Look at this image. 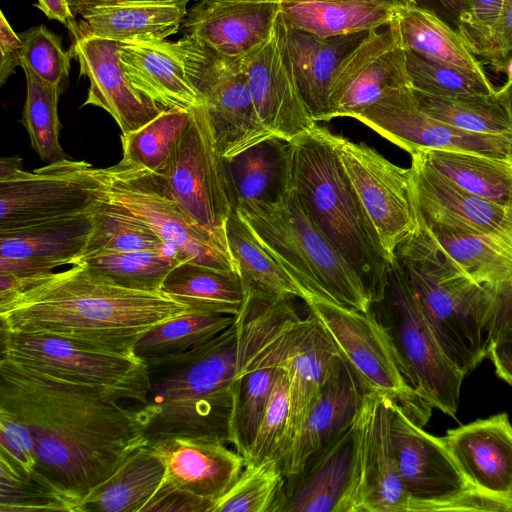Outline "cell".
<instances>
[{
  "label": "cell",
  "instance_id": "d6a6232c",
  "mask_svg": "<svg viewBox=\"0 0 512 512\" xmlns=\"http://www.w3.org/2000/svg\"><path fill=\"white\" fill-rule=\"evenodd\" d=\"M233 208L244 201H271L291 183L290 142L273 137L223 159Z\"/></svg>",
  "mask_w": 512,
  "mask_h": 512
},
{
  "label": "cell",
  "instance_id": "4316f807",
  "mask_svg": "<svg viewBox=\"0 0 512 512\" xmlns=\"http://www.w3.org/2000/svg\"><path fill=\"white\" fill-rule=\"evenodd\" d=\"M86 214L15 230H0V273L39 276L72 264L83 254L93 231Z\"/></svg>",
  "mask_w": 512,
  "mask_h": 512
},
{
  "label": "cell",
  "instance_id": "7bdbcfd3",
  "mask_svg": "<svg viewBox=\"0 0 512 512\" xmlns=\"http://www.w3.org/2000/svg\"><path fill=\"white\" fill-rule=\"evenodd\" d=\"M0 471V512H81V498L36 469L27 471L0 458Z\"/></svg>",
  "mask_w": 512,
  "mask_h": 512
},
{
  "label": "cell",
  "instance_id": "9a60e30c",
  "mask_svg": "<svg viewBox=\"0 0 512 512\" xmlns=\"http://www.w3.org/2000/svg\"><path fill=\"white\" fill-rule=\"evenodd\" d=\"M342 165L391 260L399 244L419 228L411 170L399 167L365 143L332 134Z\"/></svg>",
  "mask_w": 512,
  "mask_h": 512
},
{
  "label": "cell",
  "instance_id": "f35d334b",
  "mask_svg": "<svg viewBox=\"0 0 512 512\" xmlns=\"http://www.w3.org/2000/svg\"><path fill=\"white\" fill-rule=\"evenodd\" d=\"M226 235L245 288L290 295L302 301L309 298L299 284L260 244L234 208L226 222Z\"/></svg>",
  "mask_w": 512,
  "mask_h": 512
},
{
  "label": "cell",
  "instance_id": "3957f363",
  "mask_svg": "<svg viewBox=\"0 0 512 512\" xmlns=\"http://www.w3.org/2000/svg\"><path fill=\"white\" fill-rule=\"evenodd\" d=\"M253 339L250 315L189 351L146 361L150 391L137 410L148 445L173 438L230 444L234 382Z\"/></svg>",
  "mask_w": 512,
  "mask_h": 512
},
{
  "label": "cell",
  "instance_id": "7a4b0ae2",
  "mask_svg": "<svg viewBox=\"0 0 512 512\" xmlns=\"http://www.w3.org/2000/svg\"><path fill=\"white\" fill-rule=\"evenodd\" d=\"M189 310L162 291L125 288L74 264L0 303V320L1 330L52 334L80 346L136 355V344L150 329Z\"/></svg>",
  "mask_w": 512,
  "mask_h": 512
},
{
  "label": "cell",
  "instance_id": "5b68a950",
  "mask_svg": "<svg viewBox=\"0 0 512 512\" xmlns=\"http://www.w3.org/2000/svg\"><path fill=\"white\" fill-rule=\"evenodd\" d=\"M289 142L293 186L374 302L382 294L393 260L342 165L329 130L316 125Z\"/></svg>",
  "mask_w": 512,
  "mask_h": 512
},
{
  "label": "cell",
  "instance_id": "484cf974",
  "mask_svg": "<svg viewBox=\"0 0 512 512\" xmlns=\"http://www.w3.org/2000/svg\"><path fill=\"white\" fill-rule=\"evenodd\" d=\"M275 31L313 120L316 123L329 121V90L333 75L344 57L368 32L319 37L291 25L281 10Z\"/></svg>",
  "mask_w": 512,
  "mask_h": 512
},
{
  "label": "cell",
  "instance_id": "7402d4cb",
  "mask_svg": "<svg viewBox=\"0 0 512 512\" xmlns=\"http://www.w3.org/2000/svg\"><path fill=\"white\" fill-rule=\"evenodd\" d=\"M120 42L84 36L72 41L71 54L80 67V75L90 86L83 104L100 107L116 121L122 134L144 126L163 110L138 91L120 62Z\"/></svg>",
  "mask_w": 512,
  "mask_h": 512
},
{
  "label": "cell",
  "instance_id": "8fae6325",
  "mask_svg": "<svg viewBox=\"0 0 512 512\" xmlns=\"http://www.w3.org/2000/svg\"><path fill=\"white\" fill-rule=\"evenodd\" d=\"M391 439L410 512L508 511L512 507L476 491L442 439L425 432L394 404Z\"/></svg>",
  "mask_w": 512,
  "mask_h": 512
},
{
  "label": "cell",
  "instance_id": "8d00e7d4",
  "mask_svg": "<svg viewBox=\"0 0 512 512\" xmlns=\"http://www.w3.org/2000/svg\"><path fill=\"white\" fill-rule=\"evenodd\" d=\"M161 291L191 310L236 316L246 288L238 274L182 262L166 276Z\"/></svg>",
  "mask_w": 512,
  "mask_h": 512
},
{
  "label": "cell",
  "instance_id": "5bb4252c",
  "mask_svg": "<svg viewBox=\"0 0 512 512\" xmlns=\"http://www.w3.org/2000/svg\"><path fill=\"white\" fill-rule=\"evenodd\" d=\"M191 116L171 156L155 173L198 225L216 234H226L233 205L223 158L203 105L192 109Z\"/></svg>",
  "mask_w": 512,
  "mask_h": 512
},
{
  "label": "cell",
  "instance_id": "1f68e13d",
  "mask_svg": "<svg viewBox=\"0 0 512 512\" xmlns=\"http://www.w3.org/2000/svg\"><path fill=\"white\" fill-rule=\"evenodd\" d=\"M166 473V461L157 448L142 446L82 500L81 512H143Z\"/></svg>",
  "mask_w": 512,
  "mask_h": 512
},
{
  "label": "cell",
  "instance_id": "e575fe53",
  "mask_svg": "<svg viewBox=\"0 0 512 512\" xmlns=\"http://www.w3.org/2000/svg\"><path fill=\"white\" fill-rule=\"evenodd\" d=\"M280 4L291 25L324 38L380 29L399 10L361 0H285Z\"/></svg>",
  "mask_w": 512,
  "mask_h": 512
},
{
  "label": "cell",
  "instance_id": "8992f818",
  "mask_svg": "<svg viewBox=\"0 0 512 512\" xmlns=\"http://www.w3.org/2000/svg\"><path fill=\"white\" fill-rule=\"evenodd\" d=\"M234 209L309 298L370 311L362 280L320 229L292 179L274 200L244 201Z\"/></svg>",
  "mask_w": 512,
  "mask_h": 512
},
{
  "label": "cell",
  "instance_id": "f1b7e54d",
  "mask_svg": "<svg viewBox=\"0 0 512 512\" xmlns=\"http://www.w3.org/2000/svg\"><path fill=\"white\" fill-rule=\"evenodd\" d=\"M228 444L201 439L173 438L155 446L163 455L166 478L174 486L215 502L241 474L246 459Z\"/></svg>",
  "mask_w": 512,
  "mask_h": 512
},
{
  "label": "cell",
  "instance_id": "e0dca14e",
  "mask_svg": "<svg viewBox=\"0 0 512 512\" xmlns=\"http://www.w3.org/2000/svg\"><path fill=\"white\" fill-rule=\"evenodd\" d=\"M403 87H411L406 53L390 23L369 31L338 65L329 90L330 120L355 118Z\"/></svg>",
  "mask_w": 512,
  "mask_h": 512
},
{
  "label": "cell",
  "instance_id": "f5cc1de1",
  "mask_svg": "<svg viewBox=\"0 0 512 512\" xmlns=\"http://www.w3.org/2000/svg\"><path fill=\"white\" fill-rule=\"evenodd\" d=\"M0 458L27 471L36 469L35 442L27 424L0 408Z\"/></svg>",
  "mask_w": 512,
  "mask_h": 512
},
{
  "label": "cell",
  "instance_id": "6da1fadb",
  "mask_svg": "<svg viewBox=\"0 0 512 512\" xmlns=\"http://www.w3.org/2000/svg\"><path fill=\"white\" fill-rule=\"evenodd\" d=\"M0 408L25 422L36 470L82 500L148 445L136 409L107 391L0 359Z\"/></svg>",
  "mask_w": 512,
  "mask_h": 512
},
{
  "label": "cell",
  "instance_id": "ab89813d",
  "mask_svg": "<svg viewBox=\"0 0 512 512\" xmlns=\"http://www.w3.org/2000/svg\"><path fill=\"white\" fill-rule=\"evenodd\" d=\"M413 92L419 109L437 120L472 133L512 137V110L500 89L492 95L457 98Z\"/></svg>",
  "mask_w": 512,
  "mask_h": 512
},
{
  "label": "cell",
  "instance_id": "74e56055",
  "mask_svg": "<svg viewBox=\"0 0 512 512\" xmlns=\"http://www.w3.org/2000/svg\"><path fill=\"white\" fill-rule=\"evenodd\" d=\"M417 152L461 189L512 208V160L443 150Z\"/></svg>",
  "mask_w": 512,
  "mask_h": 512
},
{
  "label": "cell",
  "instance_id": "4fadbf2b",
  "mask_svg": "<svg viewBox=\"0 0 512 512\" xmlns=\"http://www.w3.org/2000/svg\"><path fill=\"white\" fill-rule=\"evenodd\" d=\"M394 402L364 392L353 418V457L334 512H410L391 439Z\"/></svg>",
  "mask_w": 512,
  "mask_h": 512
},
{
  "label": "cell",
  "instance_id": "277c9868",
  "mask_svg": "<svg viewBox=\"0 0 512 512\" xmlns=\"http://www.w3.org/2000/svg\"><path fill=\"white\" fill-rule=\"evenodd\" d=\"M395 258L443 353L466 375L489 354L498 293L474 281L420 228Z\"/></svg>",
  "mask_w": 512,
  "mask_h": 512
},
{
  "label": "cell",
  "instance_id": "91938a15",
  "mask_svg": "<svg viewBox=\"0 0 512 512\" xmlns=\"http://www.w3.org/2000/svg\"><path fill=\"white\" fill-rule=\"evenodd\" d=\"M467 0H415L417 6L429 9L456 30V23Z\"/></svg>",
  "mask_w": 512,
  "mask_h": 512
},
{
  "label": "cell",
  "instance_id": "f6af8a7d",
  "mask_svg": "<svg viewBox=\"0 0 512 512\" xmlns=\"http://www.w3.org/2000/svg\"><path fill=\"white\" fill-rule=\"evenodd\" d=\"M180 263L178 259L164 252L135 251L95 254L74 264H80L125 288L161 291L166 276Z\"/></svg>",
  "mask_w": 512,
  "mask_h": 512
},
{
  "label": "cell",
  "instance_id": "603a6c76",
  "mask_svg": "<svg viewBox=\"0 0 512 512\" xmlns=\"http://www.w3.org/2000/svg\"><path fill=\"white\" fill-rule=\"evenodd\" d=\"M441 439L476 491L512 507V425L506 413L451 429Z\"/></svg>",
  "mask_w": 512,
  "mask_h": 512
},
{
  "label": "cell",
  "instance_id": "836d02e7",
  "mask_svg": "<svg viewBox=\"0 0 512 512\" xmlns=\"http://www.w3.org/2000/svg\"><path fill=\"white\" fill-rule=\"evenodd\" d=\"M391 25L405 50L488 78L460 34L433 11L417 5L402 8L397 10Z\"/></svg>",
  "mask_w": 512,
  "mask_h": 512
},
{
  "label": "cell",
  "instance_id": "6f0895ef",
  "mask_svg": "<svg viewBox=\"0 0 512 512\" xmlns=\"http://www.w3.org/2000/svg\"><path fill=\"white\" fill-rule=\"evenodd\" d=\"M494 65L503 69L512 54V0H503L501 13L494 33Z\"/></svg>",
  "mask_w": 512,
  "mask_h": 512
},
{
  "label": "cell",
  "instance_id": "f907efd6",
  "mask_svg": "<svg viewBox=\"0 0 512 512\" xmlns=\"http://www.w3.org/2000/svg\"><path fill=\"white\" fill-rule=\"evenodd\" d=\"M289 411V378L280 369L269 395L254 442L246 462L260 463L280 459Z\"/></svg>",
  "mask_w": 512,
  "mask_h": 512
},
{
  "label": "cell",
  "instance_id": "ba28073f",
  "mask_svg": "<svg viewBox=\"0 0 512 512\" xmlns=\"http://www.w3.org/2000/svg\"><path fill=\"white\" fill-rule=\"evenodd\" d=\"M303 302L363 391L389 398L423 427L432 407L406 381L392 341L372 308L363 312L319 297Z\"/></svg>",
  "mask_w": 512,
  "mask_h": 512
},
{
  "label": "cell",
  "instance_id": "6125c7cd",
  "mask_svg": "<svg viewBox=\"0 0 512 512\" xmlns=\"http://www.w3.org/2000/svg\"><path fill=\"white\" fill-rule=\"evenodd\" d=\"M23 169V160L19 155L1 157L0 159V181L4 180L17 171Z\"/></svg>",
  "mask_w": 512,
  "mask_h": 512
},
{
  "label": "cell",
  "instance_id": "4dcf8cb0",
  "mask_svg": "<svg viewBox=\"0 0 512 512\" xmlns=\"http://www.w3.org/2000/svg\"><path fill=\"white\" fill-rule=\"evenodd\" d=\"M351 425L313 454L302 470L286 481L283 512H334L350 474Z\"/></svg>",
  "mask_w": 512,
  "mask_h": 512
},
{
  "label": "cell",
  "instance_id": "ac0fdd59",
  "mask_svg": "<svg viewBox=\"0 0 512 512\" xmlns=\"http://www.w3.org/2000/svg\"><path fill=\"white\" fill-rule=\"evenodd\" d=\"M120 62L132 85L162 109L202 105L197 82L207 51L193 39L120 42Z\"/></svg>",
  "mask_w": 512,
  "mask_h": 512
},
{
  "label": "cell",
  "instance_id": "c3c4849f",
  "mask_svg": "<svg viewBox=\"0 0 512 512\" xmlns=\"http://www.w3.org/2000/svg\"><path fill=\"white\" fill-rule=\"evenodd\" d=\"M406 68L413 91L437 97H471L494 94L489 78L438 63L405 50Z\"/></svg>",
  "mask_w": 512,
  "mask_h": 512
},
{
  "label": "cell",
  "instance_id": "9f6ffc18",
  "mask_svg": "<svg viewBox=\"0 0 512 512\" xmlns=\"http://www.w3.org/2000/svg\"><path fill=\"white\" fill-rule=\"evenodd\" d=\"M23 41L11 28L3 12L0 13V85L21 66Z\"/></svg>",
  "mask_w": 512,
  "mask_h": 512
},
{
  "label": "cell",
  "instance_id": "2e32d148",
  "mask_svg": "<svg viewBox=\"0 0 512 512\" xmlns=\"http://www.w3.org/2000/svg\"><path fill=\"white\" fill-rule=\"evenodd\" d=\"M354 119L410 155L443 150L512 160V137L472 133L437 120L419 109L412 87L391 91Z\"/></svg>",
  "mask_w": 512,
  "mask_h": 512
},
{
  "label": "cell",
  "instance_id": "7c38bea8",
  "mask_svg": "<svg viewBox=\"0 0 512 512\" xmlns=\"http://www.w3.org/2000/svg\"><path fill=\"white\" fill-rule=\"evenodd\" d=\"M107 197L101 168L64 158L0 181V230L91 214Z\"/></svg>",
  "mask_w": 512,
  "mask_h": 512
},
{
  "label": "cell",
  "instance_id": "d6986e66",
  "mask_svg": "<svg viewBox=\"0 0 512 512\" xmlns=\"http://www.w3.org/2000/svg\"><path fill=\"white\" fill-rule=\"evenodd\" d=\"M205 50L207 58L197 87L220 156L230 159L276 137L256 112L242 57H224Z\"/></svg>",
  "mask_w": 512,
  "mask_h": 512
},
{
  "label": "cell",
  "instance_id": "681fc988",
  "mask_svg": "<svg viewBox=\"0 0 512 512\" xmlns=\"http://www.w3.org/2000/svg\"><path fill=\"white\" fill-rule=\"evenodd\" d=\"M23 41L22 69H28L44 82L65 89L71 51H65L61 39L44 25L19 34Z\"/></svg>",
  "mask_w": 512,
  "mask_h": 512
},
{
  "label": "cell",
  "instance_id": "44dd1931",
  "mask_svg": "<svg viewBox=\"0 0 512 512\" xmlns=\"http://www.w3.org/2000/svg\"><path fill=\"white\" fill-rule=\"evenodd\" d=\"M242 62L256 112L274 136L291 141L317 125L280 48L275 26L262 44L242 56Z\"/></svg>",
  "mask_w": 512,
  "mask_h": 512
},
{
  "label": "cell",
  "instance_id": "f546056e",
  "mask_svg": "<svg viewBox=\"0 0 512 512\" xmlns=\"http://www.w3.org/2000/svg\"><path fill=\"white\" fill-rule=\"evenodd\" d=\"M363 393L353 372L340 360L296 441L280 460L286 478L298 474L313 454L350 427Z\"/></svg>",
  "mask_w": 512,
  "mask_h": 512
},
{
  "label": "cell",
  "instance_id": "bcb514c9",
  "mask_svg": "<svg viewBox=\"0 0 512 512\" xmlns=\"http://www.w3.org/2000/svg\"><path fill=\"white\" fill-rule=\"evenodd\" d=\"M191 117V110L163 109L139 129L121 134L122 160L157 172L181 140Z\"/></svg>",
  "mask_w": 512,
  "mask_h": 512
},
{
  "label": "cell",
  "instance_id": "680465c9",
  "mask_svg": "<svg viewBox=\"0 0 512 512\" xmlns=\"http://www.w3.org/2000/svg\"><path fill=\"white\" fill-rule=\"evenodd\" d=\"M35 6L49 19L57 20L71 33L74 40L79 38L78 21L72 10V0H37Z\"/></svg>",
  "mask_w": 512,
  "mask_h": 512
},
{
  "label": "cell",
  "instance_id": "cb8c5ba5",
  "mask_svg": "<svg viewBox=\"0 0 512 512\" xmlns=\"http://www.w3.org/2000/svg\"><path fill=\"white\" fill-rule=\"evenodd\" d=\"M281 4L277 1L226 3L196 0L181 29L183 36L215 54L239 58L273 32Z\"/></svg>",
  "mask_w": 512,
  "mask_h": 512
},
{
  "label": "cell",
  "instance_id": "d590c367",
  "mask_svg": "<svg viewBox=\"0 0 512 512\" xmlns=\"http://www.w3.org/2000/svg\"><path fill=\"white\" fill-rule=\"evenodd\" d=\"M419 228L474 281L500 293L512 287V257L459 227L418 217Z\"/></svg>",
  "mask_w": 512,
  "mask_h": 512
},
{
  "label": "cell",
  "instance_id": "9c48e42d",
  "mask_svg": "<svg viewBox=\"0 0 512 512\" xmlns=\"http://www.w3.org/2000/svg\"><path fill=\"white\" fill-rule=\"evenodd\" d=\"M107 197L146 223L181 262L239 274L227 235L198 225L155 172L121 160L101 168Z\"/></svg>",
  "mask_w": 512,
  "mask_h": 512
},
{
  "label": "cell",
  "instance_id": "30bf717a",
  "mask_svg": "<svg viewBox=\"0 0 512 512\" xmlns=\"http://www.w3.org/2000/svg\"><path fill=\"white\" fill-rule=\"evenodd\" d=\"M1 358L40 373L103 389L121 401L147 402L150 378L137 355L88 348L45 333L1 330Z\"/></svg>",
  "mask_w": 512,
  "mask_h": 512
},
{
  "label": "cell",
  "instance_id": "b9f144b4",
  "mask_svg": "<svg viewBox=\"0 0 512 512\" xmlns=\"http://www.w3.org/2000/svg\"><path fill=\"white\" fill-rule=\"evenodd\" d=\"M236 316L189 310L150 329L136 344L143 361L199 347L227 329Z\"/></svg>",
  "mask_w": 512,
  "mask_h": 512
},
{
  "label": "cell",
  "instance_id": "db71d44e",
  "mask_svg": "<svg viewBox=\"0 0 512 512\" xmlns=\"http://www.w3.org/2000/svg\"><path fill=\"white\" fill-rule=\"evenodd\" d=\"M498 295L500 303L488 356L498 376L512 385V287Z\"/></svg>",
  "mask_w": 512,
  "mask_h": 512
},
{
  "label": "cell",
  "instance_id": "ffe728a7",
  "mask_svg": "<svg viewBox=\"0 0 512 512\" xmlns=\"http://www.w3.org/2000/svg\"><path fill=\"white\" fill-rule=\"evenodd\" d=\"M411 158L418 217L469 231L512 257V208L461 189L432 168L418 152Z\"/></svg>",
  "mask_w": 512,
  "mask_h": 512
},
{
  "label": "cell",
  "instance_id": "60d3db41",
  "mask_svg": "<svg viewBox=\"0 0 512 512\" xmlns=\"http://www.w3.org/2000/svg\"><path fill=\"white\" fill-rule=\"evenodd\" d=\"M92 216L93 231L83 254L76 261L100 253L135 251L164 252L179 260L177 254L146 223L108 197Z\"/></svg>",
  "mask_w": 512,
  "mask_h": 512
},
{
  "label": "cell",
  "instance_id": "94428289",
  "mask_svg": "<svg viewBox=\"0 0 512 512\" xmlns=\"http://www.w3.org/2000/svg\"><path fill=\"white\" fill-rule=\"evenodd\" d=\"M218 1L226 2V3H250V2H260V1L282 2L285 0H218ZM361 1L374 2L377 4L385 5L387 7L393 8V9H402V8H406L409 6L417 5L415 0H361Z\"/></svg>",
  "mask_w": 512,
  "mask_h": 512
},
{
  "label": "cell",
  "instance_id": "11a10c76",
  "mask_svg": "<svg viewBox=\"0 0 512 512\" xmlns=\"http://www.w3.org/2000/svg\"><path fill=\"white\" fill-rule=\"evenodd\" d=\"M213 506L214 502L182 490L165 478L143 512H212Z\"/></svg>",
  "mask_w": 512,
  "mask_h": 512
},
{
  "label": "cell",
  "instance_id": "d4e9b609",
  "mask_svg": "<svg viewBox=\"0 0 512 512\" xmlns=\"http://www.w3.org/2000/svg\"><path fill=\"white\" fill-rule=\"evenodd\" d=\"M192 0H72L79 38L117 42L166 40L177 34Z\"/></svg>",
  "mask_w": 512,
  "mask_h": 512
},
{
  "label": "cell",
  "instance_id": "83f0119b",
  "mask_svg": "<svg viewBox=\"0 0 512 512\" xmlns=\"http://www.w3.org/2000/svg\"><path fill=\"white\" fill-rule=\"evenodd\" d=\"M310 316L309 323L293 342L283 364L289 378V411L279 462L296 441L310 411L341 360L327 334L316 319Z\"/></svg>",
  "mask_w": 512,
  "mask_h": 512
},
{
  "label": "cell",
  "instance_id": "ee69618b",
  "mask_svg": "<svg viewBox=\"0 0 512 512\" xmlns=\"http://www.w3.org/2000/svg\"><path fill=\"white\" fill-rule=\"evenodd\" d=\"M286 481L280 462H246L232 487L214 504L212 512H283Z\"/></svg>",
  "mask_w": 512,
  "mask_h": 512
},
{
  "label": "cell",
  "instance_id": "52a82bcc",
  "mask_svg": "<svg viewBox=\"0 0 512 512\" xmlns=\"http://www.w3.org/2000/svg\"><path fill=\"white\" fill-rule=\"evenodd\" d=\"M371 308L392 341L408 384L431 407L454 416L465 375L443 353L396 258Z\"/></svg>",
  "mask_w": 512,
  "mask_h": 512
},
{
  "label": "cell",
  "instance_id": "7dc6e473",
  "mask_svg": "<svg viewBox=\"0 0 512 512\" xmlns=\"http://www.w3.org/2000/svg\"><path fill=\"white\" fill-rule=\"evenodd\" d=\"M23 70L27 92L22 123L28 132L31 147L43 161L51 163L62 160L66 158L59 142L58 99L62 90L44 82L30 70Z\"/></svg>",
  "mask_w": 512,
  "mask_h": 512
},
{
  "label": "cell",
  "instance_id": "816d5d0a",
  "mask_svg": "<svg viewBox=\"0 0 512 512\" xmlns=\"http://www.w3.org/2000/svg\"><path fill=\"white\" fill-rule=\"evenodd\" d=\"M503 0H467L461 10L456 31L478 56L495 61L494 33Z\"/></svg>",
  "mask_w": 512,
  "mask_h": 512
},
{
  "label": "cell",
  "instance_id": "be15d7a7",
  "mask_svg": "<svg viewBox=\"0 0 512 512\" xmlns=\"http://www.w3.org/2000/svg\"><path fill=\"white\" fill-rule=\"evenodd\" d=\"M503 70L507 75V82L505 84L512 85V54L505 62Z\"/></svg>",
  "mask_w": 512,
  "mask_h": 512
}]
</instances>
